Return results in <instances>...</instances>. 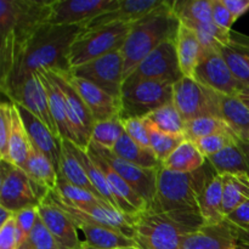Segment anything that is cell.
I'll list each match as a JSON object with an SVG mask.
<instances>
[{"instance_id":"1","label":"cell","mask_w":249,"mask_h":249,"mask_svg":"<svg viewBox=\"0 0 249 249\" xmlns=\"http://www.w3.org/2000/svg\"><path fill=\"white\" fill-rule=\"evenodd\" d=\"M84 29L83 26H53L41 27L23 46L14 70L0 89L9 97L22 83L39 70L55 72H70L68 53L78 34Z\"/></svg>"},{"instance_id":"2","label":"cell","mask_w":249,"mask_h":249,"mask_svg":"<svg viewBox=\"0 0 249 249\" xmlns=\"http://www.w3.org/2000/svg\"><path fill=\"white\" fill-rule=\"evenodd\" d=\"M53 1L0 0V84L14 70L27 41L49 24Z\"/></svg>"},{"instance_id":"3","label":"cell","mask_w":249,"mask_h":249,"mask_svg":"<svg viewBox=\"0 0 249 249\" xmlns=\"http://www.w3.org/2000/svg\"><path fill=\"white\" fill-rule=\"evenodd\" d=\"M133 235L139 249H181V241L203 226L198 212L157 213L146 208L131 218Z\"/></svg>"},{"instance_id":"4","label":"cell","mask_w":249,"mask_h":249,"mask_svg":"<svg viewBox=\"0 0 249 249\" xmlns=\"http://www.w3.org/2000/svg\"><path fill=\"white\" fill-rule=\"evenodd\" d=\"M174 1L164 4L143 18L131 24L130 33L122 48L124 58V80L135 71L139 63L160 44L175 40L180 19L173 11Z\"/></svg>"},{"instance_id":"5","label":"cell","mask_w":249,"mask_h":249,"mask_svg":"<svg viewBox=\"0 0 249 249\" xmlns=\"http://www.w3.org/2000/svg\"><path fill=\"white\" fill-rule=\"evenodd\" d=\"M216 174L208 162L192 173H178L162 165L158 170L157 187L148 209L157 213L167 212H198L199 192L212 175Z\"/></svg>"},{"instance_id":"6","label":"cell","mask_w":249,"mask_h":249,"mask_svg":"<svg viewBox=\"0 0 249 249\" xmlns=\"http://www.w3.org/2000/svg\"><path fill=\"white\" fill-rule=\"evenodd\" d=\"M131 24L111 23L96 28H84L73 41L68 53L71 70L122 50Z\"/></svg>"},{"instance_id":"7","label":"cell","mask_w":249,"mask_h":249,"mask_svg":"<svg viewBox=\"0 0 249 249\" xmlns=\"http://www.w3.org/2000/svg\"><path fill=\"white\" fill-rule=\"evenodd\" d=\"M174 84L152 79L126 78L121 95L122 121L146 118L152 112L173 101Z\"/></svg>"},{"instance_id":"8","label":"cell","mask_w":249,"mask_h":249,"mask_svg":"<svg viewBox=\"0 0 249 249\" xmlns=\"http://www.w3.org/2000/svg\"><path fill=\"white\" fill-rule=\"evenodd\" d=\"M49 194L50 190L34 181L23 169L0 160V207L16 214L39 207Z\"/></svg>"},{"instance_id":"9","label":"cell","mask_w":249,"mask_h":249,"mask_svg":"<svg viewBox=\"0 0 249 249\" xmlns=\"http://www.w3.org/2000/svg\"><path fill=\"white\" fill-rule=\"evenodd\" d=\"M173 102L185 122L208 116L220 118L219 94L195 78L182 77L175 83Z\"/></svg>"},{"instance_id":"10","label":"cell","mask_w":249,"mask_h":249,"mask_svg":"<svg viewBox=\"0 0 249 249\" xmlns=\"http://www.w3.org/2000/svg\"><path fill=\"white\" fill-rule=\"evenodd\" d=\"M70 73L121 100L124 83V58L122 50L113 51L91 62L72 68Z\"/></svg>"},{"instance_id":"11","label":"cell","mask_w":249,"mask_h":249,"mask_svg":"<svg viewBox=\"0 0 249 249\" xmlns=\"http://www.w3.org/2000/svg\"><path fill=\"white\" fill-rule=\"evenodd\" d=\"M45 72L56 83V85L60 88L61 92H62L66 107H67L68 117H70V121L78 139V147L88 151L89 143L91 141L92 129L96 123L91 112L89 111L77 89L68 79V72H55V71L49 70H45Z\"/></svg>"},{"instance_id":"12","label":"cell","mask_w":249,"mask_h":249,"mask_svg":"<svg viewBox=\"0 0 249 249\" xmlns=\"http://www.w3.org/2000/svg\"><path fill=\"white\" fill-rule=\"evenodd\" d=\"M194 78L218 94L238 95L242 92V87L229 68L220 49L202 50Z\"/></svg>"},{"instance_id":"13","label":"cell","mask_w":249,"mask_h":249,"mask_svg":"<svg viewBox=\"0 0 249 249\" xmlns=\"http://www.w3.org/2000/svg\"><path fill=\"white\" fill-rule=\"evenodd\" d=\"M99 153L129 185L131 189L147 203V208L152 203L156 195V187H157V169H150V168H142L139 165L129 163L122 160L118 156L114 155L111 150L101 147L94 142L89 143V147Z\"/></svg>"},{"instance_id":"14","label":"cell","mask_w":249,"mask_h":249,"mask_svg":"<svg viewBox=\"0 0 249 249\" xmlns=\"http://www.w3.org/2000/svg\"><path fill=\"white\" fill-rule=\"evenodd\" d=\"M182 77L184 74L180 70L175 40H168L146 56L128 78L160 80L175 84Z\"/></svg>"},{"instance_id":"15","label":"cell","mask_w":249,"mask_h":249,"mask_svg":"<svg viewBox=\"0 0 249 249\" xmlns=\"http://www.w3.org/2000/svg\"><path fill=\"white\" fill-rule=\"evenodd\" d=\"M119 0H53L49 24L83 26L118 5Z\"/></svg>"},{"instance_id":"16","label":"cell","mask_w":249,"mask_h":249,"mask_svg":"<svg viewBox=\"0 0 249 249\" xmlns=\"http://www.w3.org/2000/svg\"><path fill=\"white\" fill-rule=\"evenodd\" d=\"M28 134L32 147L43 153L60 174L62 160V138L56 136L43 122L21 105L15 104Z\"/></svg>"},{"instance_id":"17","label":"cell","mask_w":249,"mask_h":249,"mask_svg":"<svg viewBox=\"0 0 249 249\" xmlns=\"http://www.w3.org/2000/svg\"><path fill=\"white\" fill-rule=\"evenodd\" d=\"M39 218L46 226L55 240L58 249H82L84 241L78 235V228L61 211L50 198L49 195L38 207Z\"/></svg>"},{"instance_id":"18","label":"cell","mask_w":249,"mask_h":249,"mask_svg":"<svg viewBox=\"0 0 249 249\" xmlns=\"http://www.w3.org/2000/svg\"><path fill=\"white\" fill-rule=\"evenodd\" d=\"M9 101L23 106L36 118L40 119L56 136H60L53 116H51L45 88L36 73H34L29 79L22 83L16 90H14L9 95Z\"/></svg>"},{"instance_id":"19","label":"cell","mask_w":249,"mask_h":249,"mask_svg":"<svg viewBox=\"0 0 249 249\" xmlns=\"http://www.w3.org/2000/svg\"><path fill=\"white\" fill-rule=\"evenodd\" d=\"M88 153L94 160L95 164L102 170L104 175L106 177L109 189H111L112 195H113L119 212L122 214L129 216V218H133L139 212L147 208V203L131 189L130 185L99 153L95 152L91 148H88Z\"/></svg>"},{"instance_id":"20","label":"cell","mask_w":249,"mask_h":249,"mask_svg":"<svg viewBox=\"0 0 249 249\" xmlns=\"http://www.w3.org/2000/svg\"><path fill=\"white\" fill-rule=\"evenodd\" d=\"M67 77L73 84V87L79 92L82 99L84 100L85 105L91 112L95 122H104L119 117L121 100L107 94L106 91L97 88L96 85L91 84V83L87 82L82 78L74 77L70 72L67 73Z\"/></svg>"},{"instance_id":"21","label":"cell","mask_w":249,"mask_h":249,"mask_svg":"<svg viewBox=\"0 0 249 249\" xmlns=\"http://www.w3.org/2000/svg\"><path fill=\"white\" fill-rule=\"evenodd\" d=\"M237 238L228 220L218 224H204L185 236L181 249H237Z\"/></svg>"},{"instance_id":"22","label":"cell","mask_w":249,"mask_h":249,"mask_svg":"<svg viewBox=\"0 0 249 249\" xmlns=\"http://www.w3.org/2000/svg\"><path fill=\"white\" fill-rule=\"evenodd\" d=\"M165 0H119L114 9L100 15L84 28H96L111 23L133 24L162 6Z\"/></svg>"},{"instance_id":"23","label":"cell","mask_w":249,"mask_h":249,"mask_svg":"<svg viewBox=\"0 0 249 249\" xmlns=\"http://www.w3.org/2000/svg\"><path fill=\"white\" fill-rule=\"evenodd\" d=\"M34 73L38 74V77L43 82L44 88H45L51 116H53V122H55L58 134H60V136L63 140H68L78 146L77 135H75L74 129H73L72 123L70 121V117H68L67 107H66L65 99H63V95L61 92L60 88L49 77L45 70H39Z\"/></svg>"},{"instance_id":"24","label":"cell","mask_w":249,"mask_h":249,"mask_svg":"<svg viewBox=\"0 0 249 249\" xmlns=\"http://www.w3.org/2000/svg\"><path fill=\"white\" fill-rule=\"evenodd\" d=\"M207 162L218 175L249 174V142L238 139Z\"/></svg>"},{"instance_id":"25","label":"cell","mask_w":249,"mask_h":249,"mask_svg":"<svg viewBox=\"0 0 249 249\" xmlns=\"http://www.w3.org/2000/svg\"><path fill=\"white\" fill-rule=\"evenodd\" d=\"M78 230L84 236V242L95 249L138 248L133 237L114 229L102 225L77 224Z\"/></svg>"},{"instance_id":"26","label":"cell","mask_w":249,"mask_h":249,"mask_svg":"<svg viewBox=\"0 0 249 249\" xmlns=\"http://www.w3.org/2000/svg\"><path fill=\"white\" fill-rule=\"evenodd\" d=\"M220 118L241 140L249 142V107L240 95L219 94Z\"/></svg>"},{"instance_id":"27","label":"cell","mask_w":249,"mask_h":249,"mask_svg":"<svg viewBox=\"0 0 249 249\" xmlns=\"http://www.w3.org/2000/svg\"><path fill=\"white\" fill-rule=\"evenodd\" d=\"M198 211L206 224H218L226 220L223 204V184L220 175L214 174L199 192Z\"/></svg>"},{"instance_id":"28","label":"cell","mask_w":249,"mask_h":249,"mask_svg":"<svg viewBox=\"0 0 249 249\" xmlns=\"http://www.w3.org/2000/svg\"><path fill=\"white\" fill-rule=\"evenodd\" d=\"M175 46L182 74L184 77L194 78L195 71L202 55L201 43L194 29L180 22L175 38Z\"/></svg>"},{"instance_id":"29","label":"cell","mask_w":249,"mask_h":249,"mask_svg":"<svg viewBox=\"0 0 249 249\" xmlns=\"http://www.w3.org/2000/svg\"><path fill=\"white\" fill-rule=\"evenodd\" d=\"M229 68L242 87V92L249 90V39L243 36L241 40L232 36L228 45L220 48Z\"/></svg>"},{"instance_id":"30","label":"cell","mask_w":249,"mask_h":249,"mask_svg":"<svg viewBox=\"0 0 249 249\" xmlns=\"http://www.w3.org/2000/svg\"><path fill=\"white\" fill-rule=\"evenodd\" d=\"M111 151L122 160L139 167L150 168V169H157L162 167V162H160L157 156L150 147H143L140 143L135 142L125 131Z\"/></svg>"},{"instance_id":"31","label":"cell","mask_w":249,"mask_h":249,"mask_svg":"<svg viewBox=\"0 0 249 249\" xmlns=\"http://www.w3.org/2000/svg\"><path fill=\"white\" fill-rule=\"evenodd\" d=\"M206 164L207 158L202 155L196 143L185 140L173 151L162 165L173 172L192 173L201 169Z\"/></svg>"},{"instance_id":"32","label":"cell","mask_w":249,"mask_h":249,"mask_svg":"<svg viewBox=\"0 0 249 249\" xmlns=\"http://www.w3.org/2000/svg\"><path fill=\"white\" fill-rule=\"evenodd\" d=\"M60 174L63 175L66 180L71 182L74 186L80 187L85 191L90 192L97 198L102 199L97 190L95 189L94 185L91 184L90 179L88 178L87 172L82 165L80 160H78L77 156L73 153L72 148L70 146V141L62 139V160H61V170ZM104 201V199H102ZM105 202V201H104Z\"/></svg>"},{"instance_id":"33","label":"cell","mask_w":249,"mask_h":249,"mask_svg":"<svg viewBox=\"0 0 249 249\" xmlns=\"http://www.w3.org/2000/svg\"><path fill=\"white\" fill-rule=\"evenodd\" d=\"M14 104V102H12ZM31 141L16 106H12V129L9 140V162L23 169L31 152Z\"/></svg>"},{"instance_id":"34","label":"cell","mask_w":249,"mask_h":249,"mask_svg":"<svg viewBox=\"0 0 249 249\" xmlns=\"http://www.w3.org/2000/svg\"><path fill=\"white\" fill-rule=\"evenodd\" d=\"M220 178L223 184L224 213L228 216L249 199V174H224Z\"/></svg>"},{"instance_id":"35","label":"cell","mask_w":249,"mask_h":249,"mask_svg":"<svg viewBox=\"0 0 249 249\" xmlns=\"http://www.w3.org/2000/svg\"><path fill=\"white\" fill-rule=\"evenodd\" d=\"M23 170L41 186L46 187L50 191H53L56 189L58 173L56 172L55 167L51 164L50 160L36 148H31Z\"/></svg>"},{"instance_id":"36","label":"cell","mask_w":249,"mask_h":249,"mask_svg":"<svg viewBox=\"0 0 249 249\" xmlns=\"http://www.w3.org/2000/svg\"><path fill=\"white\" fill-rule=\"evenodd\" d=\"M70 146L71 148H72L73 153L77 156L78 160H80L82 165L84 167L85 172H87L88 174V178L90 179L91 184L94 185L95 189L97 190V192H99L100 196L102 197V199H104L107 204H109V206L113 207L114 209H117V211L119 212L118 206H117L116 199H114L113 195H112V191L111 189H109V185L108 182H107L106 177L104 175L102 170L95 164L94 160H91V157H90L89 153H88V151L82 150V148H79L75 143L71 142V141Z\"/></svg>"},{"instance_id":"37","label":"cell","mask_w":249,"mask_h":249,"mask_svg":"<svg viewBox=\"0 0 249 249\" xmlns=\"http://www.w3.org/2000/svg\"><path fill=\"white\" fill-rule=\"evenodd\" d=\"M173 11L182 23H211L212 0H178Z\"/></svg>"},{"instance_id":"38","label":"cell","mask_w":249,"mask_h":249,"mask_svg":"<svg viewBox=\"0 0 249 249\" xmlns=\"http://www.w3.org/2000/svg\"><path fill=\"white\" fill-rule=\"evenodd\" d=\"M231 130L228 124L218 117H199L192 121L185 122L184 136L186 140L196 142L207 136L219 133H230ZM233 133V131H232Z\"/></svg>"},{"instance_id":"39","label":"cell","mask_w":249,"mask_h":249,"mask_svg":"<svg viewBox=\"0 0 249 249\" xmlns=\"http://www.w3.org/2000/svg\"><path fill=\"white\" fill-rule=\"evenodd\" d=\"M145 119L163 133L173 134V135H180V134L184 135L185 121L182 119L181 114L179 113L173 101L162 106L157 111L152 112Z\"/></svg>"},{"instance_id":"40","label":"cell","mask_w":249,"mask_h":249,"mask_svg":"<svg viewBox=\"0 0 249 249\" xmlns=\"http://www.w3.org/2000/svg\"><path fill=\"white\" fill-rule=\"evenodd\" d=\"M146 121V119H145ZM148 128V134H150V147L155 152L160 162H164L168 157L173 153V151L184 142L186 139L182 134L180 135H173V134H167L160 131V129L156 128L155 125L146 121Z\"/></svg>"},{"instance_id":"41","label":"cell","mask_w":249,"mask_h":249,"mask_svg":"<svg viewBox=\"0 0 249 249\" xmlns=\"http://www.w3.org/2000/svg\"><path fill=\"white\" fill-rule=\"evenodd\" d=\"M123 122L119 117L104 122H96L91 134V141L107 150H113L124 133Z\"/></svg>"},{"instance_id":"42","label":"cell","mask_w":249,"mask_h":249,"mask_svg":"<svg viewBox=\"0 0 249 249\" xmlns=\"http://www.w3.org/2000/svg\"><path fill=\"white\" fill-rule=\"evenodd\" d=\"M53 191H55L58 196L62 197L65 201L70 202V203H73V204L106 203V202L97 198L96 196H94V195L90 194V192L85 191V190L80 189V187H77L74 186V185H72L68 180H66L65 178H63V175L61 174H58L57 185H56V189L53 190ZM112 208H113V207H112Z\"/></svg>"},{"instance_id":"43","label":"cell","mask_w":249,"mask_h":249,"mask_svg":"<svg viewBox=\"0 0 249 249\" xmlns=\"http://www.w3.org/2000/svg\"><path fill=\"white\" fill-rule=\"evenodd\" d=\"M236 140H238V138L235 135V133L230 131V133H219L207 136V138L196 141L195 143L198 147V150L201 151L202 155L206 158H209L223 151L224 148L235 142Z\"/></svg>"},{"instance_id":"44","label":"cell","mask_w":249,"mask_h":249,"mask_svg":"<svg viewBox=\"0 0 249 249\" xmlns=\"http://www.w3.org/2000/svg\"><path fill=\"white\" fill-rule=\"evenodd\" d=\"M18 249H58V247L51 233L38 216L31 235L19 246Z\"/></svg>"},{"instance_id":"45","label":"cell","mask_w":249,"mask_h":249,"mask_svg":"<svg viewBox=\"0 0 249 249\" xmlns=\"http://www.w3.org/2000/svg\"><path fill=\"white\" fill-rule=\"evenodd\" d=\"M11 101L0 105V160H9V140L12 129Z\"/></svg>"},{"instance_id":"46","label":"cell","mask_w":249,"mask_h":249,"mask_svg":"<svg viewBox=\"0 0 249 249\" xmlns=\"http://www.w3.org/2000/svg\"><path fill=\"white\" fill-rule=\"evenodd\" d=\"M38 207L33 208H27L23 211H19L18 213L15 214V223H16V236L18 247L27 240L31 235L32 230L38 219Z\"/></svg>"},{"instance_id":"47","label":"cell","mask_w":249,"mask_h":249,"mask_svg":"<svg viewBox=\"0 0 249 249\" xmlns=\"http://www.w3.org/2000/svg\"><path fill=\"white\" fill-rule=\"evenodd\" d=\"M122 122L125 133L135 142L140 143L143 147H150V134L145 118H129Z\"/></svg>"},{"instance_id":"48","label":"cell","mask_w":249,"mask_h":249,"mask_svg":"<svg viewBox=\"0 0 249 249\" xmlns=\"http://www.w3.org/2000/svg\"><path fill=\"white\" fill-rule=\"evenodd\" d=\"M212 19L216 26L228 32H231V27L236 22L223 0H212Z\"/></svg>"},{"instance_id":"49","label":"cell","mask_w":249,"mask_h":249,"mask_svg":"<svg viewBox=\"0 0 249 249\" xmlns=\"http://www.w3.org/2000/svg\"><path fill=\"white\" fill-rule=\"evenodd\" d=\"M0 249H18L15 216L0 228Z\"/></svg>"},{"instance_id":"50","label":"cell","mask_w":249,"mask_h":249,"mask_svg":"<svg viewBox=\"0 0 249 249\" xmlns=\"http://www.w3.org/2000/svg\"><path fill=\"white\" fill-rule=\"evenodd\" d=\"M226 220L232 224V225L240 226V228L249 226V199L241 204L240 207H237L235 211L231 212L226 216Z\"/></svg>"},{"instance_id":"51","label":"cell","mask_w":249,"mask_h":249,"mask_svg":"<svg viewBox=\"0 0 249 249\" xmlns=\"http://www.w3.org/2000/svg\"><path fill=\"white\" fill-rule=\"evenodd\" d=\"M223 2L235 21L249 11V0H223Z\"/></svg>"},{"instance_id":"52","label":"cell","mask_w":249,"mask_h":249,"mask_svg":"<svg viewBox=\"0 0 249 249\" xmlns=\"http://www.w3.org/2000/svg\"><path fill=\"white\" fill-rule=\"evenodd\" d=\"M231 226H232L233 233H235L238 242H243L246 243V245H249V226L240 228V226H235L232 225V224H231Z\"/></svg>"},{"instance_id":"53","label":"cell","mask_w":249,"mask_h":249,"mask_svg":"<svg viewBox=\"0 0 249 249\" xmlns=\"http://www.w3.org/2000/svg\"><path fill=\"white\" fill-rule=\"evenodd\" d=\"M14 216L15 213L10 212L9 209L4 208V207H0V228H1L2 225H5L9 220H11Z\"/></svg>"},{"instance_id":"54","label":"cell","mask_w":249,"mask_h":249,"mask_svg":"<svg viewBox=\"0 0 249 249\" xmlns=\"http://www.w3.org/2000/svg\"><path fill=\"white\" fill-rule=\"evenodd\" d=\"M238 95H240V97L242 99V101L249 107V94H243V92H241V94Z\"/></svg>"},{"instance_id":"55","label":"cell","mask_w":249,"mask_h":249,"mask_svg":"<svg viewBox=\"0 0 249 249\" xmlns=\"http://www.w3.org/2000/svg\"><path fill=\"white\" fill-rule=\"evenodd\" d=\"M237 249H249V245L243 242H237Z\"/></svg>"},{"instance_id":"56","label":"cell","mask_w":249,"mask_h":249,"mask_svg":"<svg viewBox=\"0 0 249 249\" xmlns=\"http://www.w3.org/2000/svg\"><path fill=\"white\" fill-rule=\"evenodd\" d=\"M82 249H95V248H92V247H89V246L88 245H85V242H84V246H83V248Z\"/></svg>"},{"instance_id":"57","label":"cell","mask_w":249,"mask_h":249,"mask_svg":"<svg viewBox=\"0 0 249 249\" xmlns=\"http://www.w3.org/2000/svg\"><path fill=\"white\" fill-rule=\"evenodd\" d=\"M243 94H249V90L248 91H243Z\"/></svg>"},{"instance_id":"58","label":"cell","mask_w":249,"mask_h":249,"mask_svg":"<svg viewBox=\"0 0 249 249\" xmlns=\"http://www.w3.org/2000/svg\"><path fill=\"white\" fill-rule=\"evenodd\" d=\"M126 249H139V248H126Z\"/></svg>"}]
</instances>
